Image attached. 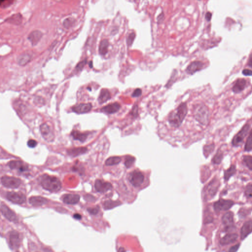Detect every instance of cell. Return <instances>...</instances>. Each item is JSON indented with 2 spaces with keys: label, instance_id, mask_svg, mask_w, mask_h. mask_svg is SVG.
<instances>
[{
  "label": "cell",
  "instance_id": "cell-1",
  "mask_svg": "<svg viewBox=\"0 0 252 252\" xmlns=\"http://www.w3.org/2000/svg\"><path fill=\"white\" fill-rule=\"evenodd\" d=\"M188 113V106L186 103H181L175 110L169 114L167 121L170 126L178 128L182 124Z\"/></svg>",
  "mask_w": 252,
  "mask_h": 252
},
{
  "label": "cell",
  "instance_id": "cell-2",
  "mask_svg": "<svg viewBox=\"0 0 252 252\" xmlns=\"http://www.w3.org/2000/svg\"><path fill=\"white\" fill-rule=\"evenodd\" d=\"M39 179L40 185L45 190L50 192H57L61 189V182L56 177L45 174L39 177Z\"/></svg>",
  "mask_w": 252,
  "mask_h": 252
},
{
  "label": "cell",
  "instance_id": "cell-3",
  "mask_svg": "<svg viewBox=\"0 0 252 252\" xmlns=\"http://www.w3.org/2000/svg\"><path fill=\"white\" fill-rule=\"evenodd\" d=\"M193 115L194 119L203 126L209 124L210 118L209 110L206 105L203 104L194 105L193 108Z\"/></svg>",
  "mask_w": 252,
  "mask_h": 252
},
{
  "label": "cell",
  "instance_id": "cell-4",
  "mask_svg": "<svg viewBox=\"0 0 252 252\" xmlns=\"http://www.w3.org/2000/svg\"><path fill=\"white\" fill-rule=\"evenodd\" d=\"M250 124H245L239 131L238 133L233 137L232 140V144L234 146H238L241 144L244 141L245 138L249 133L250 129Z\"/></svg>",
  "mask_w": 252,
  "mask_h": 252
},
{
  "label": "cell",
  "instance_id": "cell-5",
  "mask_svg": "<svg viewBox=\"0 0 252 252\" xmlns=\"http://www.w3.org/2000/svg\"><path fill=\"white\" fill-rule=\"evenodd\" d=\"M1 180L2 184L7 188H17L21 183V180L19 178L8 176H2Z\"/></svg>",
  "mask_w": 252,
  "mask_h": 252
},
{
  "label": "cell",
  "instance_id": "cell-6",
  "mask_svg": "<svg viewBox=\"0 0 252 252\" xmlns=\"http://www.w3.org/2000/svg\"><path fill=\"white\" fill-rule=\"evenodd\" d=\"M144 177L142 172L138 170L132 171L128 175V180L135 187H138L143 183Z\"/></svg>",
  "mask_w": 252,
  "mask_h": 252
},
{
  "label": "cell",
  "instance_id": "cell-7",
  "mask_svg": "<svg viewBox=\"0 0 252 252\" xmlns=\"http://www.w3.org/2000/svg\"><path fill=\"white\" fill-rule=\"evenodd\" d=\"M6 197L8 200L13 203L22 204L26 201V197L25 194L18 192H8L6 194Z\"/></svg>",
  "mask_w": 252,
  "mask_h": 252
},
{
  "label": "cell",
  "instance_id": "cell-8",
  "mask_svg": "<svg viewBox=\"0 0 252 252\" xmlns=\"http://www.w3.org/2000/svg\"><path fill=\"white\" fill-rule=\"evenodd\" d=\"M234 204L232 200L221 199L214 204V209L216 212L226 211L231 208Z\"/></svg>",
  "mask_w": 252,
  "mask_h": 252
},
{
  "label": "cell",
  "instance_id": "cell-9",
  "mask_svg": "<svg viewBox=\"0 0 252 252\" xmlns=\"http://www.w3.org/2000/svg\"><path fill=\"white\" fill-rule=\"evenodd\" d=\"M1 211L2 214L7 218L8 221L14 223H18V218L16 214L12 211L10 208L7 207L5 203H1Z\"/></svg>",
  "mask_w": 252,
  "mask_h": 252
},
{
  "label": "cell",
  "instance_id": "cell-10",
  "mask_svg": "<svg viewBox=\"0 0 252 252\" xmlns=\"http://www.w3.org/2000/svg\"><path fill=\"white\" fill-rule=\"evenodd\" d=\"M20 239L19 234L16 231H11L9 235V247L12 250H16L20 246Z\"/></svg>",
  "mask_w": 252,
  "mask_h": 252
},
{
  "label": "cell",
  "instance_id": "cell-11",
  "mask_svg": "<svg viewBox=\"0 0 252 252\" xmlns=\"http://www.w3.org/2000/svg\"><path fill=\"white\" fill-rule=\"evenodd\" d=\"M219 186V182L217 179H214L213 180L206 188V198L208 199L213 198L217 193Z\"/></svg>",
  "mask_w": 252,
  "mask_h": 252
},
{
  "label": "cell",
  "instance_id": "cell-12",
  "mask_svg": "<svg viewBox=\"0 0 252 252\" xmlns=\"http://www.w3.org/2000/svg\"><path fill=\"white\" fill-rule=\"evenodd\" d=\"M40 132L43 138L47 142H52L54 138V134L50 127L46 123L42 124L40 127Z\"/></svg>",
  "mask_w": 252,
  "mask_h": 252
},
{
  "label": "cell",
  "instance_id": "cell-13",
  "mask_svg": "<svg viewBox=\"0 0 252 252\" xmlns=\"http://www.w3.org/2000/svg\"><path fill=\"white\" fill-rule=\"evenodd\" d=\"M95 188L99 193H105L112 189V185L109 182L104 181L100 179H97L95 183Z\"/></svg>",
  "mask_w": 252,
  "mask_h": 252
},
{
  "label": "cell",
  "instance_id": "cell-14",
  "mask_svg": "<svg viewBox=\"0 0 252 252\" xmlns=\"http://www.w3.org/2000/svg\"><path fill=\"white\" fill-rule=\"evenodd\" d=\"M204 64L202 62L196 61L191 63L188 66L186 72L188 74L193 75L197 72L200 71L203 68Z\"/></svg>",
  "mask_w": 252,
  "mask_h": 252
},
{
  "label": "cell",
  "instance_id": "cell-15",
  "mask_svg": "<svg viewBox=\"0 0 252 252\" xmlns=\"http://www.w3.org/2000/svg\"><path fill=\"white\" fill-rule=\"evenodd\" d=\"M11 170H17L20 172H24L28 170V166L20 161H12L7 164Z\"/></svg>",
  "mask_w": 252,
  "mask_h": 252
},
{
  "label": "cell",
  "instance_id": "cell-16",
  "mask_svg": "<svg viewBox=\"0 0 252 252\" xmlns=\"http://www.w3.org/2000/svg\"><path fill=\"white\" fill-rule=\"evenodd\" d=\"M120 109V104L117 102H115V103L109 104L107 105L104 106L101 108L100 111L101 112L106 113V114H114V113L118 112Z\"/></svg>",
  "mask_w": 252,
  "mask_h": 252
},
{
  "label": "cell",
  "instance_id": "cell-17",
  "mask_svg": "<svg viewBox=\"0 0 252 252\" xmlns=\"http://www.w3.org/2000/svg\"><path fill=\"white\" fill-rule=\"evenodd\" d=\"M92 109V104L90 103L80 104L74 105L72 107V110L73 112H76L78 114L88 113L91 111Z\"/></svg>",
  "mask_w": 252,
  "mask_h": 252
},
{
  "label": "cell",
  "instance_id": "cell-18",
  "mask_svg": "<svg viewBox=\"0 0 252 252\" xmlns=\"http://www.w3.org/2000/svg\"><path fill=\"white\" fill-rule=\"evenodd\" d=\"M238 236L236 233H230L224 236L220 240V244L222 246H226L236 242L238 239Z\"/></svg>",
  "mask_w": 252,
  "mask_h": 252
},
{
  "label": "cell",
  "instance_id": "cell-19",
  "mask_svg": "<svg viewBox=\"0 0 252 252\" xmlns=\"http://www.w3.org/2000/svg\"><path fill=\"white\" fill-rule=\"evenodd\" d=\"M63 202L65 203L70 205H73L79 203L80 196L78 194H66L62 197Z\"/></svg>",
  "mask_w": 252,
  "mask_h": 252
},
{
  "label": "cell",
  "instance_id": "cell-20",
  "mask_svg": "<svg viewBox=\"0 0 252 252\" xmlns=\"http://www.w3.org/2000/svg\"><path fill=\"white\" fill-rule=\"evenodd\" d=\"M247 81L244 78H239L236 81L232 88V91L235 94L240 93L242 92L246 87Z\"/></svg>",
  "mask_w": 252,
  "mask_h": 252
},
{
  "label": "cell",
  "instance_id": "cell-21",
  "mask_svg": "<svg viewBox=\"0 0 252 252\" xmlns=\"http://www.w3.org/2000/svg\"><path fill=\"white\" fill-rule=\"evenodd\" d=\"M252 232V220L248 221L243 225L241 230V239L243 240Z\"/></svg>",
  "mask_w": 252,
  "mask_h": 252
},
{
  "label": "cell",
  "instance_id": "cell-22",
  "mask_svg": "<svg viewBox=\"0 0 252 252\" xmlns=\"http://www.w3.org/2000/svg\"><path fill=\"white\" fill-rule=\"evenodd\" d=\"M29 202L31 205L35 207L43 206L45 205L48 203V200L46 198L40 196L36 197H32L29 199Z\"/></svg>",
  "mask_w": 252,
  "mask_h": 252
},
{
  "label": "cell",
  "instance_id": "cell-23",
  "mask_svg": "<svg viewBox=\"0 0 252 252\" xmlns=\"http://www.w3.org/2000/svg\"><path fill=\"white\" fill-rule=\"evenodd\" d=\"M233 217L234 214L232 212H226L222 217V222L223 224L228 229L232 226L233 224Z\"/></svg>",
  "mask_w": 252,
  "mask_h": 252
},
{
  "label": "cell",
  "instance_id": "cell-24",
  "mask_svg": "<svg viewBox=\"0 0 252 252\" xmlns=\"http://www.w3.org/2000/svg\"><path fill=\"white\" fill-rule=\"evenodd\" d=\"M43 37V33L40 31H34L29 35L28 40L31 41L32 44H37Z\"/></svg>",
  "mask_w": 252,
  "mask_h": 252
},
{
  "label": "cell",
  "instance_id": "cell-25",
  "mask_svg": "<svg viewBox=\"0 0 252 252\" xmlns=\"http://www.w3.org/2000/svg\"><path fill=\"white\" fill-rule=\"evenodd\" d=\"M111 99V94L109 90L102 89L98 98V101L100 104H103L110 100Z\"/></svg>",
  "mask_w": 252,
  "mask_h": 252
},
{
  "label": "cell",
  "instance_id": "cell-26",
  "mask_svg": "<svg viewBox=\"0 0 252 252\" xmlns=\"http://www.w3.org/2000/svg\"><path fill=\"white\" fill-rule=\"evenodd\" d=\"M87 151V148L86 147L73 148L68 150V154L72 157H77L78 156L81 155L85 153Z\"/></svg>",
  "mask_w": 252,
  "mask_h": 252
},
{
  "label": "cell",
  "instance_id": "cell-27",
  "mask_svg": "<svg viewBox=\"0 0 252 252\" xmlns=\"http://www.w3.org/2000/svg\"><path fill=\"white\" fill-rule=\"evenodd\" d=\"M22 21V16L21 14L19 13L13 14L5 20V22L16 25L21 24Z\"/></svg>",
  "mask_w": 252,
  "mask_h": 252
},
{
  "label": "cell",
  "instance_id": "cell-28",
  "mask_svg": "<svg viewBox=\"0 0 252 252\" xmlns=\"http://www.w3.org/2000/svg\"><path fill=\"white\" fill-rule=\"evenodd\" d=\"M71 135L73 137V139L79 140L82 142H85L88 136V134L87 133H82L76 130L72 131L71 133Z\"/></svg>",
  "mask_w": 252,
  "mask_h": 252
},
{
  "label": "cell",
  "instance_id": "cell-29",
  "mask_svg": "<svg viewBox=\"0 0 252 252\" xmlns=\"http://www.w3.org/2000/svg\"><path fill=\"white\" fill-rule=\"evenodd\" d=\"M109 42L107 40H103L99 45V53L101 55L105 56L109 51Z\"/></svg>",
  "mask_w": 252,
  "mask_h": 252
},
{
  "label": "cell",
  "instance_id": "cell-30",
  "mask_svg": "<svg viewBox=\"0 0 252 252\" xmlns=\"http://www.w3.org/2000/svg\"><path fill=\"white\" fill-rule=\"evenodd\" d=\"M236 171V167L235 165H231L229 169H227L224 172V179L225 180H229L231 177L233 176Z\"/></svg>",
  "mask_w": 252,
  "mask_h": 252
},
{
  "label": "cell",
  "instance_id": "cell-31",
  "mask_svg": "<svg viewBox=\"0 0 252 252\" xmlns=\"http://www.w3.org/2000/svg\"><path fill=\"white\" fill-rule=\"evenodd\" d=\"M121 203L119 201H113V200H109L104 203V208L105 209L109 210L115 208L116 206H119Z\"/></svg>",
  "mask_w": 252,
  "mask_h": 252
},
{
  "label": "cell",
  "instance_id": "cell-32",
  "mask_svg": "<svg viewBox=\"0 0 252 252\" xmlns=\"http://www.w3.org/2000/svg\"><path fill=\"white\" fill-rule=\"evenodd\" d=\"M31 60V56L28 54H23L18 58V63L19 65L24 66Z\"/></svg>",
  "mask_w": 252,
  "mask_h": 252
},
{
  "label": "cell",
  "instance_id": "cell-33",
  "mask_svg": "<svg viewBox=\"0 0 252 252\" xmlns=\"http://www.w3.org/2000/svg\"><path fill=\"white\" fill-rule=\"evenodd\" d=\"M121 161V158L120 157H111L107 159L105 161V165L107 166L118 165Z\"/></svg>",
  "mask_w": 252,
  "mask_h": 252
},
{
  "label": "cell",
  "instance_id": "cell-34",
  "mask_svg": "<svg viewBox=\"0 0 252 252\" xmlns=\"http://www.w3.org/2000/svg\"><path fill=\"white\" fill-rule=\"evenodd\" d=\"M223 157H224V154H223V152L220 149L218 150L215 155L214 156V157L212 159V163L216 165H219L223 160Z\"/></svg>",
  "mask_w": 252,
  "mask_h": 252
},
{
  "label": "cell",
  "instance_id": "cell-35",
  "mask_svg": "<svg viewBox=\"0 0 252 252\" xmlns=\"http://www.w3.org/2000/svg\"><path fill=\"white\" fill-rule=\"evenodd\" d=\"M177 76H178V72H177V71L176 70H173L170 78L169 79L168 82H167V83L166 84L165 87L167 88L170 87L171 86H172V84L176 82V80L177 78Z\"/></svg>",
  "mask_w": 252,
  "mask_h": 252
},
{
  "label": "cell",
  "instance_id": "cell-36",
  "mask_svg": "<svg viewBox=\"0 0 252 252\" xmlns=\"http://www.w3.org/2000/svg\"><path fill=\"white\" fill-rule=\"evenodd\" d=\"M252 149V129L249 132L248 137L245 143V151L249 152Z\"/></svg>",
  "mask_w": 252,
  "mask_h": 252
},
{
  "label": "cell",
  "instance_id": "cell-37",
  "mask_svg": "<svg viewBox=\"0 0 252 252\" xmlns=\"http://www.w3.org/2000/svg\"><path fill=\"white\" fill-rule=\"evenodd\" d=\"M215 149L214 144L212 143L204 146L203 153L205 157H208L214 151Z\"/></svg>",
  "mask_w": 252,
  "mask_h": 252
},
{
  "label": "cell",
  "instance_id": "cell-38",
  "mask_svg": "<svg viewBox=\"0 0 252 252\" xmlns=\"http://www.w3.org/2000/svg\"><path fill=\"white\" fill-rule=\"evenodd\" d=\"M243 160L245 165L249 170H252V156L250 155H245L243 156Z\"/></svg>",
  "mask_w": 252,
  "mask_h": 252
},
{
  "label": "cell",
  "instance_id": "cell-39",
  "mask_svg": "<svg viewBox=\"0 0 252 252\" xmlns=\"http://www.w3.org/2000/svg\"><path fill=\"white\" fill-rule=\"evenodd\" d=\"M14 0H1L0 6L2 8H6L9 7L12 5Z\"/></svg>",
  "mask_w": 252,
  "mask_h": 252
},
{
  "label": "cell",
  "instance_id": "cell-40",
  "mask_svg": "<svg viewBox=\"0 0 252 252\" xmlns=\"http://www.w3.org/2000/svg\"><path fill=\"white\" fill-rule=\"evenodd\" d=\"M130 114L133 118H138V106L137 104H134L132 107Z\"/></svg>",
  "mask_w": 252,
  "mask_h": 252
},
{
  "label": "cell",
  "instance_id": "cell-41",
  "mask_svg": "<svg viewBox=\"0 0 252 252\" xmlns=\"http://www.w3.org/2000/svg\"><path fill=\"white\" fill-rule=\"evenodd\" d=\"M135 38H136V34H135L134 32L131 33V34L128 35V37L127 39V44L128 46V47L132 46Z\"/></svg>",
  "mask_w": 252,
  "mask_h": 252
},
{
  "label": "cell",
  "instance_id": "cell-42",
  "mask_svg": "<svg viewBox=\"0 0 252 252\" xmlns=\"http://www.w3.org/2000/svg\"><path fill=\"white\" fill-rule=\"evenodd\" d=\"M134 161H135V158L133 157H130V156L127 157L126 158V160H125V166L127 168H130L132 165H133Z\"/></svg>",
  "mask_w": 252,
  "mask_h": 252
},
{
  "label": "cell",
  "instance_id": "cell-43",
  "mask_svg": "<svg viewBox=\"0 0 252 252\" xmlns=\"http://www.w3.org/2000/svg\"><path fill=\"white\" fill-rule=\"evenodd\" d=\"M245 196L248 198H252V184H249L245 190Z\"/></svg>",
  "mask_w": 252,
  "mask_h": 252
},
{
  "label": "cell",
  "instance_id": "cell-44",
  "mask_svg": "<svg viewBox=\"0 0 252 252\" xmlns=\"http://www.w3.org/2000/svg\"><path fill=\"white\" fill-rule=\"evenodd\" d=\"M87 210L90 214L95 215L99 213V211H100V207L99 206H97L94 207V208H88Z\"/></svg>",
  "mask_w": 252,
  "mask_h": 252
},
{
  "label": "cell",
  "instance_id": "cell-45",
  "mask_svg": "<svg viewBox=\"0 0 252 252\" xmlns=\"http://www.w3.org/2000/svg\"><path fill=\"white\" fill-rule=\"evenodd\" d=\"M142 91L140 88H137L134 90L133 93L132 94V97L133 98H138L142 96Z\"/></svg>",
  "mask_w": 252,
  "mask_h": 252
},
{
  "label": "cell",
  "instance_id": "cell-46",
  "mask_svg": "<svg viewBox=\"0 0 252 252\" xmlns=\"http://www.w3.org/2000/svg\"><path fill=\"white\" fill-rule=\"evenodd\" d=\"M87 62L86 59L80 62L77 65V67H76V70L78 71H82L83 68L84 67V66L87 64Z\"/></svg>",
  "mask_w": 252,
  "mask_h": 252
},
{
  "label": "cell",
  "instance_id": "cell-47",
  "mask_svg": "<svg viewBox=\"0 0 252 252\" xmlns=\"http://www.w3.org/2000/svg\"><path fill=\"white\" fill-rule=\"evenodd\" d=\"M37 144H38V142L37 141H35L34 139H30L27 142L28 146L30 148H35L36 147Z\"/></svg>",
  "mask_w": 252,
  "mask_h": 252
},
{
  "label": "cell",
  "instance_id": "cell-48",
  "mask_svg": "<svg viewBox=\"0 0 252 252\" xmlns=\"http://www.w3.org/2000/svg\"><path fill=\"white\" fill-rule=\"evenodd\" d=\"M84 199L88 202H95V198L91 194H86L84 196Z\"/></svg>",
  "mask_w": 252,
  "mask_h": 252
},
{
  "label": "cell",
  "instance_id": "cell-49",
  "mask_svg": "<svg viewBox=\"0 0 252 252\" xmlns=\"http://www.w3.org/2000/svg\"><path fill=\"white\" fill-rule=\"evenodd\" d=\"M164 18H165V14H164V12H162L157 17L158 23L160 24L163 22V21L164 20Z\"/></svg>",
  "mask_w": 252,
  "mask_h": 252
},
{
  "label": "cell",
  "instance_id": "cell-50",
  "mask_svg": "<svg viewBox=\"0 0 252 252\" xmlns=\"http://www.w3.org/2000/svg\"><path fill=\"white\" fill-rule=\"evenodd\" d=\"M242 74L245 76H252V70L244 69L243 70Z\"/></svg>",
  "mask_w": 252,
  "mask_h": 252
},
{
  "label": "cell",
  "instance_id": "cell-51",
  "mask_svg": "<svg viewBox=\"0 0 252 252\" xmlns=\"http://www.w3.org/2000/svg\"><path fill=\"white\" fill-rule=\"evenodd\" d=\"M239 247H240V244L238 243V244L231 247L230 249V250H229V252H236V251L238 250Z\"/></svg>",
  "mask_w": 252,
  "mask_h": 252
},
{
  "label": "cell",
  "instance_id": "cell-52",
  "mask_svg": "<svg viewBox=\"0 0 252 252\" xmlns=\"http://www.w3.org/2000/svg\"><path fill=\"white\" fill-rule=\"evenodd\" d=\"M64 26L66 27H68V26H71V24H73V22H72V20H69V19H66L65 20V22L64 23Z\"/></svg>",
  "mask_w": 252,
  "mask_h": 252
},
{
  "label": "cell",
  "instance_id": "cell-53",
  "mask_svg": "<svg viewBox=\"0 0 252 252\" xmlns=\"http://www.w3.org/2000/svg\"><path fill=\"white\" fill-rule=\"evenodd\" d=\"M211 17H212V14L209 12H207L206 14V16H205V18H206V20L208 21H209L210 20H211Z\"/></svg>",
  "mask_w": 252,
  "mask_h": 252
},
{
  "label": "cell",
  "instance_id": "cell-54",
  "mask_svg": "<svg viewBox=\"0 0 252 252\" xmlns=\"http://www.w3.org/2000/svg\"><path fill=\"white\" fill-rule=\"evenodd\" d=\"M73 218L77 220H80L82 219V216L79 214L75 213L73 216Z\"/></svg>",
  "mask_w": 252,
  "mask_h": 252
},
{
  "label": "cell",
  "instance_id": "cell-55",
  "mask_svg": "<svg viewBox=\"0 0 252 252\" xmlns=\"http://www.w3.org/2000/svg\"><path fill=\"white\" fill-rule=\"evenodd\" d=\"M248 66L252 68V53H251L249 56V58L248 59Z\"/></svg>",
  "mask_w": 252,
  "mask_h": 252
},
{
  "label": "cell",
  "instance_id": "cell-56",
  "mask_svg": "<svg viewBox=\"0 0 252 252\" xmlns=\"http://www.w3.org/2000/svg\"><path fill=\"white\" fill-rule=\"evenodd\" d=\"M89 67L91 68H92V67H93V62L92 61L89 63Z\"/></svg>",
  "mask_w": 252,
  "mask_h": 252
}]
</instances>
